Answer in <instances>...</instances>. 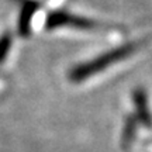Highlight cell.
<instances>
[{
  "instance_id": "7a4b0ae2",
  "label": "cell",
  "mask_w": 152,
  "mask_h": 152,
  "mask_svg": "<svg viewBox=\"0 0 152 152\" xmlns=\"http://www.w3.org/2000/svg\"><path fill=\"white\" fill-rule=\"evenodd\" d=\"M45 26L48 30H55L59 27H72L76 30H96L99 28V23L80 16H73L65 11H52L47 17Z\"/></svg>"
},
{
  "instance_id": "8992f818",
  "label": "cell",
  "mask_w": 152,
  "mask_h": 152,
  "mask_svg": "<svg viewBox=\"0 0 152 152\" xmlns=\"http://www.w3.org/2000/svg\"><path fill=\"white\" fill-rule=\"evenodd\" d=\"M11 45H13V38L9 33L3 34L0 37V64H3V61L6 59V56L10 51Z\"/></svg>"
},
{
  "instance_id": "6da1fadb",
  "label": "cell",
  "mask_w": 152,
  "mask_h": 152,
  "mask_svg": "<svg viewBox=\"0 0 152 152\" xmlns=\"http://www.w3.org/2000/svg\"><path fill=\"white\" fill-rule=\"evenodd\" d=\"M140 47H141V42H130V44L120 45V47H117L114 49H110L109 52L99 55L94 59L87 61V62L80 64V65H76L69 72V79L72 82L86 80L89 77L97 75L100 71H104L109 66L117 64L118 61L125 59V58L131 56L132 54H135L137 49Z\"/></svg>"
},
{
  "instance_id": "277c9868",
  "label": "cell",
  "mask_w": 152,
  "mask_h": 152,
  "mask_svg": "<svg viewBox=\"0 0 152 152\" xmlns=\"http://www.w3.org/2000/svg\"><path fill=\"white\" fill-rule=\"evenodd\" d=\"M39 9V4L37 1H26L20 13V18H18V33L21 35H28L30 30H31V20H33L35 11Z\"/></svg>"
},
{
  "instance_id": "3957f363",
  "label": "cell",
  "mask_w": 152,
  "mask_h": 152,
  "mask_svg": "<svg viewBox=\"0 0 152 152\" xmlns=\"http://www.w3.org/2000/svg\"><path fill=\"white\" fill-rule=\"evenodd\" d=\"M132 100L135 103V117L138 123H142L145 127H152V114L148 106L147 93L142 89H137L132 93Z\"/></svg>"
},
{
  "instance_id": "5b68a950",
  "label": "cell",
  "mask_w": 152,
  "mask_h": 152,
  "mask_svg": "<svg viewBox=\"0 0 152 152\" xmlns=\"http://www.w3.org/2000/svg\"><path fill=\"white\" fill-rule=\"evenodd\" d=\"M137 127H138V120L135 115H128L125 120L124 128H123V135H121V148L128 149L131 144L134 142V138L137 135Z\"/></svg>"
}]
</instances>
